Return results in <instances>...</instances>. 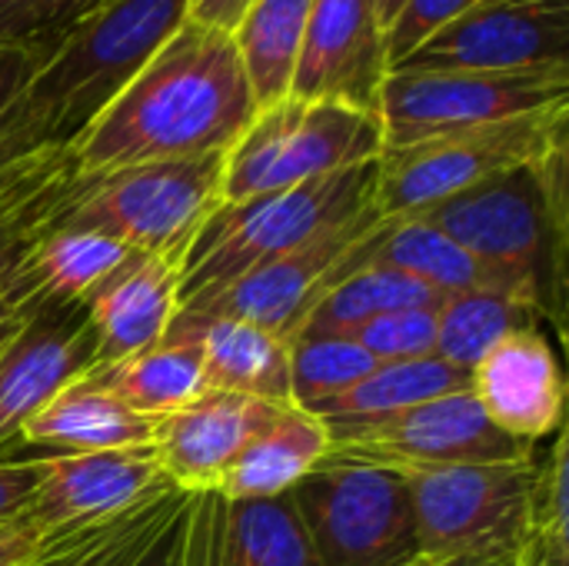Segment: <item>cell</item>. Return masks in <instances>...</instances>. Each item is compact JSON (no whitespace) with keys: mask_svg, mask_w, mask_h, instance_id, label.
<instances>
[{"mask_svg":"<svg viewBox=\"0 0 569 566\" xmlns=\"http://www.w3.org/2000/svg\"><path fill=\"white\" fill-rule=\"evenodd\" d=\"M533 566H569V560H557V557H547V554H540V550H537V560H533Z\"/></svg>","mask_w":569,"mask_h":566,"instance_id":"7dc6e473","label":"cell"},{"mask_svg":"<svg viewBox=\"0 0 569 566\" xmlns=\"http://www.w3.org/2000/svg\"><path fill=\"white\" fill-rule=\"evenodd\" d=\"M43 60L40 43H17V47H0V120L10 113V107L20 100L27 90L33 70Z\"/></svg>","mask_w":569,"mask_h":566,"instance_id":"ab89813d","label":"cell"},{"mask_svg":"<svg viewBox=\"0 0 569 566\" xmlns=\"http://www.w3.org/2000/svg\"><path fill=\"white\" fill-rule=\"evenodd\" d=\"M537 554L530 557H417L407 566H533Z\"/></svg>","mask_w":569,"mask_h":566,"instance_id":"f6af8a7d","label":"cell"},{"mask_svg":"<svg viewBox=\"0 0 569 566\" xmlns=\"http://www.w3.org/2000/svg\"><path fill=\"white\" fill-rule=\"evenodd\" d=\"M253 113L233 37L183 20L70 150L83 173L227 153Z\"/></svg>","mask_w":569,"mask_h":566,"instance_id":"6da1fadb","label":"cell"},{"mask_svg":"<svg viewBox=\"0 0 569 566\" xmlns=\"http://www.w3.org/2000/svg\"><path fill=\"white\" fill-rule=\"evenodd\" d=\"M327 434H330L327 457L373 464L397 474L533 457L530 444H520L490 424L470 387L380 420L327 427Z\"/></svg>","mask_w":569,"mask_h":566,"instance_id":"8fae6325","label":"cell"},{"mask_svg":"<svg viewBox=\"0 0 569 566\" xmlns=\"http://www.w3.org/2000/svg\"><path fill=\"white\" fill-rule=\"evenodd\" d=\"M253 0H190L187 20L210 27V30H220V33H233L237 20L243 17V10Z\"/></svg>","mask_w":569,"mask_h":566,"instance_id":"7bdbcfd3","label":"cell"},{"mask_svg":"<svg viewBox=\"0 0 569 566\" xmlns=\"http://www.w3.org/2000/svg\"><path fill=\"white\" fill-rule=\"evenodd\" d=\"M380 153L383 127L377 113L290 93L260 107L223 153V203L343 173L380 160Z\"/></svg>","mask_w":569,"mask_h":566,"instance_id":"8992f818","label":"cell"},{"mask_svg":"<svg viewBox=\"0 0 569 566\" xmlns=\"http://www.w3.org/2000/svg\"><path fill=\"white\" fill-rule=\"evenodd\" d=\"M223 203V153L77 177L57 227L97 230L133 254L180 257Z\"/></svg>","mask_w":569,"mask_h":566,"instance_id":"5b68a950","label":"cell"},{"mask_svg":"<svg viewBox=\"0 0 569 566\" xmlns=\"http://www.w3.org/2000/svg\"><path fill=\"white\" fill-rule=\"evenodd\" d=\"M377 360L353 337H293L290 340V404L317 414L323 404L360 384Z\"/></svg>","mask_w":569,"mask_h":566,"instance_id":"1f68e13d","label":"cell"},{"mask_svg":"<svg viewBox=\"0 0 569 566\" xmlns=\"http://www.w3.org/2000/svg\"><path fill=\"white\" fill-rule=\"evenodd\" d=\"M30 260V257H27ZM40 310V300H37V290H33V280H30V270L27 264L17 267L13 274H7L0 280V354L10 347V340L30 324V317Z\"/></svg>","mask_w":569,"mask_h":566,"instance_id":"f35d334b","label":"cell"},{"mask_svg":"<svg viewBox=\"0 0 569 566\" xmlns=\"http://www.w3.org/2000/svg\"><path fill=\"white\" fill-rule=\"evenodd\" d=\"M153 427L157 420L133 414L87 377H77L27 417L20 444L50 454H103L150 447Z\"/></svg>","mask_w":569,"mask_h":566,"instance_id":"7402d4cb","label":"cell"},{"mask_svg":"<svg viewBox=\"0 0 569 566\" xmlns=\"http://www.w3.org/2000/svg\"><path fill=\"white\" fill-rule=\"evenodd\" d=\"M320 566H407L420 557L403 474L323 457L290 494Z\"/></svg>","mask_w":569,"mask_h":566,"instance_id":"ba28073f","label":"cell"},{"mask_svg":"<svg viewBox=\"0 0 569 566\" xmlns=\"http://www.w3.org/2000/svg\"><path fill=\"white\" fill-rule=\"evenodd\" d=\"M420 557L537 554V457L403 474Z\"/></svg>","mask_w":569,"mask_h":566,"instance_id":"52a82bcc","label":"cell"},{"mask_svg":"<svg viewBox=\"0 0 569 566\" xmlns=\"http://www.w3.org/2000/svg\"><path fill=\"white\" fill-rule=\"evenodd\" d=\"M80 177L73 150H67L43 177L0 200V280L27 264L33 244L57 227V217Z\"/></svg>","mask_w":569,"mask_h":566,"instance_id":"4dcf8cb0","label":"cell"},{"mask_svg":"<svg viewBox=\"0 0 569 566\" xmlns=\"http://www.w3.org/2000/svg\"><path fill=\"white\" fill-rule=\"evenodd\" d=\"M569 107L567 70H390L380 90L383 150Z\"/></svg>","mask_w":569,"mask_h":566,"instance_id":"30bf717a","label":"cell"},{"mask_svg":"<svg viewBox=\"0 0 569 566\" xmlns=\"http://www.w3.org/2000/svg\"><path fill=\"white\" fill-rule=\"evenodd\" d=\"M390 70L569 73V0H487Z\"/></svg>","mask_w":569,"mask_h":566,"instance_id":"7c38bea8","label":"cell"},{"mask_svg":"<svg viewBox=\"0 0 569 566\" xmlns=\"http://www.w3.org/2000/svg\"><path fill=\"white\" fill-rule=\"evenodd\" d=\"M130 257L133 250L107 234L53 227L33 244L27 270L40 307H80Z\"/></svg>","mask_w":569,"mask_h":566,"instance_id":"4316f807","label":"cell"},{"mask_svg":"<svg viewBox=\"0 0 569 566\" xmlns=\"http://www.w3.org/2000/svg\"><path fill=\"white\" fill-rule=\"evenodd\" d=\"M377 7H380V17H383V30H387V23L393 20V13L403 7V0H377Z\"/></svg>","mask_w":569,"mask_h":566,"instance_id":"bcb514c9","label":"cell"},{"mask_svg":"<svg viewBox=\"0 0 569 566\" xmlns=\"http://www.w3.org/2000/svg\"><path fill=\"white\" fill-rule=\"evenodd\" d=\"M83 377L147 420H160L207 390L197 340L177 317L160 344L113 364H97Z\"/></svg>","mask_w":569,"mask_h":566,"instance_id":"603a6c76","label":"cell"},{"mask_svg":"<svg viewBox=\"0 0 569 566\" xmlns=\"http://www.w3.org/2000/svg\"><path fill=\"white\" fill-rule=\"evenodd\" d=\"M170 487L153 447L50 454L23 520L47 540H63L103 527Z\"/></svg>","mask_w":569,"mask_h":566,"instance_id":"5bb4252c","label":"cell"},{"mask_svg":"<svg viewBox=\"0 0 569 566\" xmlns=\"http://www.w3.org/2000/svg\"><path fill=\"white\" fill-rule=\"evenodd\" d=\"M569 107L383 150L377 160L380 217H410L497 173L567 150Z\"/></svg>","mask_w":569,"mask_h":566,"instance_id":"9c48e42d","label":"cell"},{"mask_svg":"<svg viewBox=\"0 0 569 566\" xmlns=\"http://www.w3.org/2000/svg\"><path fill=\"white\" fill-rule=\"evenodd\" d=\"M147 504V500H143ZM140 507V504H137ZM133 507V510H137ZM133 510H127V514H120L117 520H110V524H103V527H93V530H87V534H73V537H63V540H50L47 547H43V554L33 560L30 566H93V560L103 554V547L110 544V537L123 527V520L133 514Z\"/></svg>","mask_w":569,"mask_h":566,"instance_id":"74e56055","label":"cell"},{"mask_svg":"<svg viewBox=\"0 0 569 566\" xmlns=\"http://www.w3.org/2000/svg\"><path fill=\"white\" fill-rule=\"evenodd\" d=\"M383 217L373 207L360 217L327 227L313 240L247 270L243 277L223 284L220 290L207 294L193 307H180V310L233 317V320L263 327L290 344L300 324L307 320V314L313 310V304L340 277L347 257L370 237V230Z\"/></svg>","mask_w":569,"mask_h":566,"instance_id":"4fadbf2b","label":"cell"},{"mask_svg":"<svg viewBox=\"0 0 569 566\" xmlns=\"http://www.w3.org/2000/svg\"><path fill=\"white\" fill-rule=\"evenodd\" d=\"M287 404L227 390H203L153 427V454L167 480L183 494L217 490L243 447L267 430Z\"/></svg>","mask_w":569,"mask_h":566,"instance_id":"ac0fdd59","label":"cell"},{"mask_svg":"<svg viewBox=\"0 0 569 566\" xmlns=\"http://www.w3.org/2000/svg\"><path fill=\"white\" fill-rule=\"evenodd\" d=\"M470 390L490 424L520 444L537 447V440L560 430L567 380L553 347L537 327L503 337L470 370Z\"/></svg>","mask_w":569,"mask_h":566,"instance_id":"d6986e66","label":"cell"},{"mask_svg":"<svg viewBox=\"0 0 569 566\" xmlns=\"http://www.w3.org/2000/svg\"><path fill=\"white\" fill-rule=\"evenodd\" d=\"M377 364L437 357V307L390 310L350 334Z\"/></svg>","mask_w":569,"mask_h":566,"instance_id":"d6a6232c","label":"cell"},{"mask_svg":"<svg viewBox=\"0 0 569 566\" xmlns=\"http://www.w3.org/2000/svg\"><path fill=\"white\" fill-rule=\"evenodd\" d=\"M377 207V160L290 190L220 203L180 264V307H193L247 270Z\"/></svg>","mask_w":569,"mask_h":566,"instance_id":"277c9868","label":"cell"},{"mask_svg":"<svg viewBox=\"0 0 569 566\" xmlns=\"http://www.w3.org/2000/svg\"><path fill=\"white\" fill-rule=\"evenodd\" d=\"M50 540L37 534L23 517L0 530V566H30Z\"/></svg>","mask_w":569,"mask_h":566,"instance_id":"b9f144b4","label":"cell"},{"mask_svg":"<svg viewBox=\"0 0 569 566\" xmlns=\"http://www.w3.org/2000/svg\"><path fill=\"white\" fill-rule=\"evenodd\" d=\"M107 0H63V7H60V13L53 17V23H50V30H47V37H43V43H50L53 37H60L63 30H70V27H77L80 20H87L93 10H100ZM40 43V47H43Z\"/></svg>","mask_w":569,"mask_h":566,"instance_id":"ee69618b","label":"cell"},{"mask_svg":"<svg viewBox=\"0 0 569 566\" xmlns=\"http://www.w3.org/2000/svg\"><path fill=\"white\" fill-rule=\"evenodd\" d=\"M93 367L87 304L40 307L0 354V460L20 447V430L53 394Z\"/></svg>","mask_w":569,"mask_h":566,"instance_id":"e0dca14e","label":"cell"},{"mask_svg":"<svg viewBox=\"0 0 569 566\" xmlns=\"http://www.w3.org/2000/svg\"><path fill=\"white\" fill-rule=\"evenodd\" d=\"M47 457H3L0 460V530L17 524L23 510L30 507L43 480Z\"/></svg>","mask_w":569,"mask_h":566,"instance_id":"d590c367","label":"cell"},{"mask_svg":"<svg viewBox=\"0 0 569 566\" xmlns=\"http://www.w3.org/2000/svg\"><path fill=\"white\" fill-rule=\"evenodd\" d=\"M190 0H107L43 43L20 107L53 143H73L133 73L180 30Z\"/></svg>","mask_w":569,"mask_h":566,"instance_id":"3957f363","label":"cell"},{"mask_svg":"<svg viewBox=\"0 0 569 566\" xmlns=\"http://www.w3.org/2000/svg\"><path fill=\"white\" fill-rule=\"evenodd\" d=\"M313 0H253L233 27V47L257 110L290 97Z\"/></svg>","mask_w":569,"mask_h":566,"instance_id":"484cf974","label":"cell"},{"mask_svg":"<svg viewBox=\"0 0 569 566\" xmlns=\"http://www.w3.org/2000/svg\"><path fill=\"white\" fill-rule=\"evenodd\" d=\"M190 497V494H187ZM183 520H187V500L180 510L157 530V537L140 550V557L130 566H183Z\"/></svg>","mask_w":569,"mask_h":566,"instance_id":"60d3db41","label":"cell"},{"mask_svg":"<svg viewBox=\"0 0 569 566\" xmlns=\"http://www.w3.org/2000/svg\"><path fill=\"white\" fill-rule=\"evenodd\" d=\"M480 3L487 0H403V7L393 13V20L383 30L390 67L400 63L407 53H413L423 40L450 27L457 17L477 10Z\"/></svg>","mask_w":569,"mask_h":566,"instance_id":"e575fe53","label":"cell"},{"mask_svg":"<svg viewBox=\"0 0 569 566\" xmlns=\"http://www.w3.org/2000/svg\"><path fill=\"white\" fill-rule=\"evenodd\" d=\"M537 314L500 290L447 294L437 307V357L470 374L503 337L537 327Z\"/></svg>","mask_w":569,"mask_h":566,"instance_id":"f546056e","label":"cell"},{"mask_svg":"<svg viewBox=\"0 0 569 566\" xmlns=\"http://www.w3.org/2000/svg\"><path fill=\"white\" fill-rule=\"evenodd\" d=\"M569 434L560 430L543 464L537 460V550L569 560Z\"/></svg>","mask_w":569,"mask_h":566,"instance_id":"836d02e7","label":"cell"},{"mask_svg":"<svg viewBox=\"0 0 569 566\" xmlns=\"http://www.w3.org/2000/svg\"><path fill=\"white\" fill-rule=\"evenodd\" d=\"M177 320L197 340L207 390L290 404V344L283 337L203 310H177Z\"/></svg>","mask_w":569,"mask_h":566,"instance_id":"44dd1931","label":"cell"},{"mask_svg":"<svg viewBox=\"0 0 569 566\" xmlns=\"http://www.w3.org/2000/svg\"><path fill=\"white\" fill-rule=\"evenodd\" d=\"M183 566H320L290 497L227 500L220 490L187 497Z\"/></svg>","mask_w":569,"mask_h":566,"instance_id":"2e32d148","label":"cell"},{"mask_svg":"<svg viewBox=\"0 0 569 566\" xmlns=\"http://www.w3.org/2000/svg\"><path fill=\"white\" fill-rule=\"evenodd\" d=\"M467 387H470V374L450 367L440 357L393 360V364H377L360 384H353L337 400L323 404L317 417L327 427L363 424V420H380V417L410 410L417 404H427V400H437L443 394H457Z\"/></svg>","mask_w":569,"mask_h":566,"instance_id":"83f0119b","label":"cell"},{"mask_svg":"<svg viewBox=\"0 0 569 566\" xmlns=\"http://www.w3.org/2000/svg\"><path fill=\"white\" fill-rule=\"evenodd\" d=\"M387 73L390 60L377 0H313L290 93L377 113Z\"/></svg>","mask_w":569,"mask_h":566,"instance_id":"9a60e30c","label":"cell"},{"mask_svg":"<svg viewBox=\"0 0 569 566\" xmlns=\"http://www.w3.org/2000/svg\"><path fill=\"white\" fill-rule=\"evenodd\" d=\"M63 0H0V47L43 43Z\"/></svg>","mask_w":569,"mask_h":566,"instance_id":"8d00e7d4","label":"cell"},{"mask_svg":"<svg viewBox=\"0 0 569 566\" xmlns=\"http://www.w3.org/2000/svg\"><path fill=\"white\" fill-rule=\"evenodd\" d=\"M447 294L387 270V267H360L340 274L323 297L313 304L307 320L293 337H350L367 320L390 314V310H413V307H440Z\"/></svg>","mask_w":569,"mask_h":566,"instance_id":"f1b7e54d","label":"cell"},{"mask_svg":"<svg viewBox=\"0 0 569 566\" xmlns=\"http://www.w3.org/2000/svg\"><path fill=\"white\" fill-rule=\"evenodd\" d=\"M460 244L500 294L563 330L567 320V150L497 173L420 214Z\"/></svg>","mask_w":569,"mask_h":566,"instance_id":"7a4b0ae2","label":"cell"},{"mask_svg":"<svg viewBox=\"0 0 569 566\" xmlns=\"http://www.w3.org/2000/svg\"><path fill=\"white\" fill-rule=\"evenodd\" d=\"M180 257L133 254L87 300L93 367L140 354L167 334L180 310Z\"/></svg>","mask_w":569,"mask_h":566,"instance_id":"ffe728a7","label":"cell"},{"mask_svg":"<svg viewBox=\"0 0 569 566\" xmlns=\"http://www.w3.org/2000/svg\"><path fill=\"white\" fill-rule=\"evenodd\" d=\"M330 454L327 424L287 404L277 420L260 430L220 477L217 490L227 500H270L290 494Z\"/></svg>","mask_w":569,"mask_h":566,"instance_id":"d4e9b609","label":"cell"},{"mask_svg":"<svg viewBox=\"0 0 569 566\" xmlns=\"http://www.w3.org/2000/svg\"><path fill=\"white\" fill-rule=\"evenodd\" d=\"M360 267H387L397 274H407L440 294H460V290H497L493 277L443 230L420 217H383L370 237L347 257L340 274L360 270Z\"/></svg>","mask_w":569,"mask_h":566,"instance_id":"cb8c5ba5","label":"cell"}]
</instances>
